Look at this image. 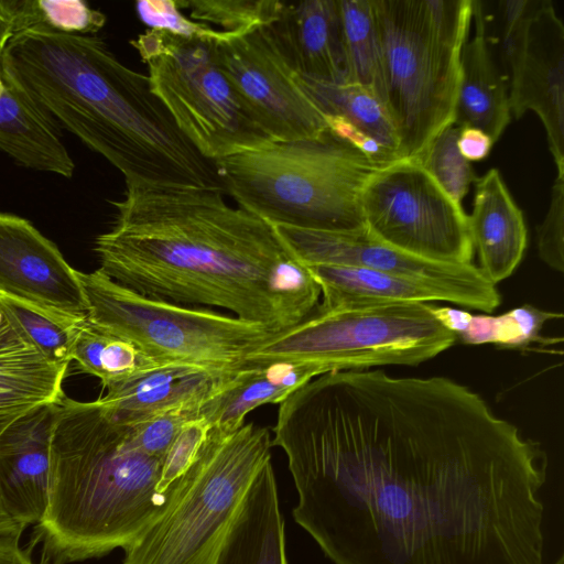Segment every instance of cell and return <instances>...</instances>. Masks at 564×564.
<instances>
[{"instance_id": "36", "label": "cell", "mask_w": 564, "mask_h": 564, "mask_svg": "<svg viewBox=\"0 0 564 564\" xmlns=\"http://www.w3.org/2000/svg\"><path fill=\"white\" fill-rule=\"evenodd\" d=\"M540 259L551 269L564 270V172H557L552 186L550 206L536 229Z\"/></svg>"}, {"instance_id": "34", "label": "cell", "mask_w": 564, "mask_h": 564, "mask_svg": "<svg viewBox=\"0 0 564 564\" xmlns=\"http://www.w3.org/2000/svg\"><path fill=\"white\" fill-rule=\"evenodd\" d=\"M135 12L149 30L166 31L185 39L216 42L228 34L187 18L174 0H140L135 2Z\"/></svg>"}, {"instance_id": "3", "label": "cell", "mask_w": 564, "mask_h": 564, "mask_svg": "<svg viewBox=\"0 0 564 564\" xmlns=\"http://www.w3.org/2000/svg\"><path fill=\"white\" fill-rule=\"evenodd\" d=\"M0 67L57 127L119 170L126 187H223L148 76L121 63L101 37L30 29L10 40Z\"/></svg>"}, {"instance_id": "32", "label": "cell", "mask_w": 564, "mask_h": 564, "mask_svg": "<svg viewBox=\"0 0 564 564\" xmlns=\"http://www.w3.org/2000/svg\"><path fill=\"white\" fill-rule=\"evenodd\" d=\"M202 404H188L166 410L133 423H124L129 440L139 452L162 460L181 429L199 417Z\"/></svg>"}, {"instance_id": "27", "label": "cell", "mask_w": 564, "mask_h": 564, "mask_svg": "<svg viewBox=\"0 0 564 564\" xmlns=\"http://www.w3.org/2000/svg\"><path fill=\"white\" fill-rule=\"evenodd\" d=\"M348 83L371 88L381 101V64L371 0H338Z\"/></svg>"}, {"instance_id": "22", "label": "cell", "mask_w": 564, "mask_h": 564, "mask_svg": "<svg viewBox=\"0 0 564 564\" xmlns=\"http://www.w3.org/2000/svg\"><path fill=\"white\" fill-rule=\"evenodd\" d=\"M214 564H288L284 521L271 460L250 485Z\"/></svg>"}, {"instance_id": "25", "label": "cell", "mask_w": 564, "mask_h": 564, "mask_svg": "<svg viewBox=\"0 0 564 564\" xmlns=\"http://www.w3.org/2000/svg\"><path fill=\"white\" fill-rule=\"evenodd\" d=\"M299 83L325 116H339L373 137L398 158V135L375 91L357 83H329L297 74Z\"/></svg>"}, {"instance_id": "13", "label": "cell", "mask_w": 564, "mask_h": 564, "mask_svg": "<svg viewBox=\"0 0 564 564\" xmlns=\"http://www.w3.org/2000/svg\"><path fill=\"white\" fill-rule=\"evenodd\" d=\"M273 227L305 265H347L390 273L434 289L445 302L488 314L500 304L496 285L473 263L448 264L421 259L379 241L367 229L339 232Z\"/></svg>"}, {"instance_id": "12", "label": "cell", "mask_w": 564, "mask_h": 564, "mask_svg": "<svg viewBox=\"0 0 564 564\" xmlns=\"http://www.w3.org/2000/svg\"><path fill=\"white\" fill-rule=\"evenodd\" d=\"M214 50L243 106L274 142L315 138L328 129L269 25L228 33Z\"/></svg>"}, {"instance_id": "20", "label": "cell", "mask_w": 564, "mask_h": 564, "mask_svg": "<svg viewBox=\"0 0 564 564\" xmlns=\"http://www.w3.org/2000/svg\"><path fill=\"white\" fill-rule=\"evenodd\" d=\"M326 372L323 366L311 361H248L202 404L198 415L212 426L235 430L256 408L267 403L280 404L296 389Z\"/></svg>"}, {"instance_id": "28", "label": "cell", "mask_w": 564, "mask_h": 564, "mask_svg": "<svg viewBox=\"0 0 564 564\" xmlns=\"http://www.w3.org/2000/svg\"><path fill=\"white\" fill-rule=\"evenodd\" d=\"M0 302L6 314L48 361L67 368L79 324L86 316L72 317L2 295Z\"/></svg>"}, {"instance_id": "18", "label": "cell", "mask_w": 564, "mask_h": 564, "mask_svg": "<svg viewBox=\"0 0 564 564\" xmlns=\"http://www.w3.org/2000/svg\"><path fill=\"white\" fill-rule=\"evenodd\" d=\"M269 28L297 74L348 83L338 0L284 2Z\"/></svg>"}, {"instance_id": "26", "label": "cell", "mask_w": 564, "mask_h": 564, "mask_svg": "<svg viewBox=\"0 0 564 564\" xmlns=\"http://www.w3.org/2000/svg\"><path fill=\"white\" fill-rule=\"evenodd\" d=\"M73 360L84 372L99 378L105 387L166 365L133 341L94 324L87 316L76 334Z\"/></svg>"}, {"instance_id": "24", "label": "cell", "mask_w": 564, "mask_h": 564, "mask_svg": "<svg viewBox=\"0 0 564 564\" xmlns=\"http://www.w3.org/2000/svg\"><path fill=\"white\" fill-rule=\"evenodd\" d=\"M306 267L321 288L316 312L391 302H445L434 289L390 273L347 265Z\"/></svg>"}, {"instance_id": "39", "label": "cell", "mask_w": 564, "mask_h": 564, "mask_svg": "<svg viewBox=\"0 0 564 564\" xmlns=\"http://www.w3.org/2000/svg\"><path fill=\"white\" fill-rule=\"evenodd\" d=\"M21 533L0 536V564H35L30 553L21 549Z\"/></svg>"}, {"instance_id": "9", "label": "cell", "mask_w": 564, "mask_h": 564, "mask_svg": "<svg viewBox=\"0 0 564 564\" xmlns=\"http://www.w3.org/2000/svg\"><path fill=\"white\" fill-rule=\"evenodd\" d=\"M77 276L88 319L133 341L163 364L236 371L273 336L232 315L144 296L100 269L77 271Z\"/></svg>"}, {"instance_id": "31", "label": "cell", "mask_w": 564, "mask_h": 564, "mask_svg": "<svg viewBox=\"0 0 564 564\" xmlns=\"http://www.w3.org/2000/svg\"><path fill=\"white\" fill-rule=\"evenodd\" d=\"M459 127L455 123L443 129L426 152L415 160L455 202L459 203L477 177L470 163L457 148Z\"/></svg>"}, {"instance_id": "37", "label": "cell", "mask_w": 564, "mask_h": 564, "mask_svg": "<svg viewBox=\"0 0 564 564\" xmlns=\"http://www.w3.org/2000/svg\"><path fill=\"white\" fill-rule=\"evenodd\" d=\"M325 121L330 132L350 143L373 163L387 165L399 160L392 151L384 148L373 137L345 118L325 116Z\"/></svg>"}, {"instance_id": "30", "label": "cell", "mask_w": 564, "mask_h": 564, "mask_svg": "<svg viewBox=\"0 0 564 564\" xmlns=\"http://www.w3.org/2000/svg\"><path fill=\"white\" fill-rule=\"evenodd\" d=\"M285 1L279 0H186L177 1L188 9L191 19L212 23L228 33L247 32L278 20Z\"/></svg>"}, {"instance_id": "14", "label": "cell", "mask_w": 564, "mask_h": 564, "mask_svg": "<svg viewBox=\"0 0 564 564\" xmlns=\"http://www.w3.org/2000/svg\"><path fill=\"white\" fill-rule=\"evenodd\" d=\"M511 117L541 119L556 171L564 172V25L552 3L535 0L514 39L498 48Z\"/></svg>"}, {"instance_id": "29", "label": "cell", "mask_w": 564, "mask_h": 564, "mask_svg": "<svg viewBox=\"0 0 564 564\" xmlns=\"http://www.w3.org/2000/svg\"><path fill=\"white\" fill-rule=\"evenodd\" d=\"M15 34L30 29L93 35L106 23V15L83 0H9Z\"/></svg>"}, {"instance_id": "10", "label": "cell", "mask_w": 564, "mask_h": 564, "mask_svg": "<svg viewBox=\"0 0 564 564\" xmlns=\"http://www.w3.org/2000/svg\"><path fill=\"white\" fill-rule=\"evenodd\" d=\"M130 43L148 67L152 93L202 156L215 162L274 142L223 73L214 42L147 30Z\"/></svg>"}, {"instance_id": "7", "label": "cell", "mask_w": 564, "mask_h": 564, "mask_svg": "<svg viewBox=\"0 0 564 564\" xmlns=\"http://www.w3.org/2000/svg\"><path fill=\"white\" fill-rule=\"evenodd\" d=\"M269 429L212 426L167 505L127 547L122 564H214L243 498L271 460Z\"/></svg>"}, {"instance_id": "19", "label": "cell", "mask_w": 564, "mask_h": 564, "mask_svg": "<svg viewBox=\"0 0 564 564\" xmlns=\"http://www.w3.org/2000/svg\"><path fill=\"white\" fill-rule=\"evenodd\" d=\"M468 225L480 273L494 285L510 276L523 258L528 231L498 170L476 180Z\"/></svg>"}, {"instance_id": "21", "label": "cell", "mask_w": 564, "mask_h": 564, "mask_svg": "<svg viewBox=\"0 0 564 564\" xmlns=\"http://www.w3.org/2000/svg\"><path fill=\"white\" fill-rule=\"evenodd\" d=\"M475 36L460 55V82L454 123L473 127L498 141L511 120L507 80L486 37L480 1L473 0Z\"/></svg>"}, {"instance_id": "11", "label": "cell", "mask_w": 564, "mask_h": 564, "mask_svg": "<svg viewBox=\"0 0 564 564\" xmlns=\"http://www.w3.org/2000/svg\"><path fill=\"white\" fill-rule=\"evenodd\" d=\"M367 231L379 241L421 259L471 263L468 216L415 159L378 169L361 194Z\"/></svg>"}, {"instance_id": "15", "label": "cell", "mask_w": 564, "mask_h": 564, "mask_svg": "<svg viewBox=\"0 0 564 564\" xmlns=\"http://www.w3.org/2000/svg\"><path fill=\"white\" fill-rule=\"evenodd\" d=\"M0 295L72 317L87 316L77 271L28 219L0 212Z\"/></svg>"}, {"instance_id": "8", "label": "cell", "mask_w": 564, "mask_h": 564, "mask_svg": "<svg viewBox=\"0 0 564 564\" xmlns=\"http://www.w3.org/2000/svg\"><path fill=\"white\" fill-rule=\"evenodd\" d=\"M432 303L391 302L315 312L290 330L272 336L248 361H311L327 372L417 366L456 341L433 315Z\"/></svg>"}, {"instance_id": "35", "label": "cell", "mask_w": 564, "mask_h": 564, "mask_svg": "<svg viewBox=\"0 0 564 564\" xmlns=\"http://www.w3.org/2000/svg\"><path fill=\"white\" fill-rule=\"evenodd\" d=\"M499 317L497 346L509 349L528 348L534 343L544 341L541 336L543 325L551 319L562 318V313L542 311L531 304L512 308Z\"/></svg>"}, {"instance_id": "43", "label": "cell", "mask_w": 564, "mask_h": 564, "mask_svg": "<svg viewBox=\"0 0 564 564\" xmlns=\"http://www.w3.org/2000/svg\"><path fill=\"white\" fill-rule=\"evenodd\" d=\"M4 315L6 314H4L3 307H2L1 302H0V323L3 321Z\"/></svg>"}, {"instance_id": "2", "label": "cell", "mask_w": 564, "mask_h": 564, "mask_svg": "<svg viewBox=\"0 0 564 564\" xmlns=\"http://www.w3.org/2000/svg\"><path fill=\"white\" fill-rule=\"evenodd\" d=\"M223 187L127 186L99 235L100 270L144 296L215 306L275 336L311 317L321 288L270 223Z\"/></svg>"}, {"instance_id": "42", "label": "cell", "mask_w": 564, "mask_h": 564, "mask_svg": "<svg viewBox=\"0 0 564 564\" xmlns=\"http://www.w3.org/2000/svg\"><path fill=\"white\" fill-rule=\"evenodd\" d=\"M6 83L2 76L1 67H0V97L2 96L4 91Z\"/></svg>"}, {"instance_id": "4", "label": "cell", "mask_w": 564, "mask_h": 564, "mask_svg": "<svg viewBox=\"0 0 564 564\" xmlns=\"http://www.w3.org/2000/svg\"><path fill=\"white\" fill-rule=\"evenodd\" d=\"M161 459L135 449L124 423L98 400L63 395L51 445L47 510L36 524L42 564H68L127 547L161 513ZM172 494V491H171Z\"/></svg>"}, {"instance_id": "33", "label": "cell", "mask_w": 564, "mask_h": 564, "mask_svg": "<svg viewBox=\"0 0 564 564\" xmlns=\"http://www.w3.org/2000/svg\"><path fill=\"white\" fill-rule=\"evenodd\" d=\"M212 425L204 419L188 421L175 436L161 462L156 492L170 496L175 482L196 460Z\"/></svg>"}, {"instance_id": "5", "label": "cell", "mask_w": 564, "mask_h": 564, "mask_svg": "<svg viewBox=\"0 0 564 564\" xmlns=\"http://www.w3.org/2000/svg\"><path fill=\"white\" fill-rule=\"evenodd\" d=\"M371 6L381 102L398 135V159H416L454 123L473 0H371Z\"/></svg>"}, {"instance_id": "16", "label": "cell", "mask_w": 564, "mask_h": 564, "mask_svg": "<svg viewBox=\"0 0 564 564\" xmlns=\"http://www.w3.org/2000/svg\"><path fill=\"white\" fill-rule=\"evenodd\" d=\"M58 403L32 409L0 433V500L22 530L39 524L47 510Z\"/></svg>"}, {"instance_id": "38", "label": "cell", "mask_w": 564, "mask_h": 564, "mask_svg": "<svg viewBox=\"0 0 564 564\" xmlns=\"http://www.w3.org/2000/svg\"><path fill=\"white\" fill-rule=\"evenodd\" d=\"M494 142L484 131L463 127L459 129L457 148L460 154L469 161H481L488 156Z\"/></svg>"}, {"instance_id": "23", "label": "cell", "mask_w": 564, "mask_h": 564, "mask_svg": "<svg viewBox=\"0 0 564 564\" xmlns=\"http://www.w3.org/2000/svg\"><path fill=\"white\" fill-rule=\"evenodd\" d=\"M66 369L48 361L6 314L0 323V433L32 409L59 401Z\"/></svg>"}, {"instance_id": "40", "label": "cell", "mask_w": 564, "mask_h": 564, "mask_svg": "<svg viewBox=\"0 0 564 564\" xmlns=\"http://www.w3.org/2000/svg\"><path fill=\"white\" fill-rule=\"evenodd\" d=\"M15 35L14 19L9 0H0V55Z\"/></svg>"}, {"instance_id": "1", "label": "cell", "mask_w": 564, "mask_h": 564, "mask_svg": "<svg viewBox=\"0 0 564 564\" xmlns=\"http://www.w3.org/2000/svg\"><path fill=\"white\" fill-rule=\"evenodd\" d=\"M272 431L334 564H543L547 455L455 380L326 372Z\"/></svg>"}, {"instance_id": "44", "label": "cell", "mask_w": 564, "mask_h": 564, "mask_svg": "<svg viewBox=\"0 0 564 564\" xmlns=\"http://www.w3.org/2000/svg\"><path fill=\"white\" fill-rule=\"evenodd\" d=\"M553 564H564V556H563V554Z\"/></svg>"}, {"instance_id": "6", "label": "cell", "mask_w": 564, "mask_h": 564, "mask_svg": "<svg viewBox=\"0 0 564 564\" xmlns=\"http://www.w3.org/2000/svg\"><path fill=\"white\" fill-rule=\"evenodd\" d=\"M225 193L270 223L308 230H366L361 194L381 166L328 129L213 162Z\"/></svg>"}, {"instance_id": "17", "label": "cell", "mask_w": 564, "mask_h": 564, "mask_svg": "<svg viewBox=\"0 0 564 564\" xmlns=\"http://www.w3.org/2000/svg\"><path fill=\"white\" fill-rule=\"evenodd\" d=\"M236 371L191 364L161 365L107 386L108 392L99 401L116 421L133 423L166 410L203 404Z\"/></svg>"}, {"instance_id": "41", "label": "cell", "mask_w": 564, "mask_h": 564, "mask_svg": "<svg viewBox=\"0 0 564 564\" xmlns=\"http://www.w3.org/2000/svg\"><path fill=\"white\" fill-rule=\"evenodd\" d=\"M22 532L23 530L6 512L0 500V536Z\"/></svg>"}]
</instances>
